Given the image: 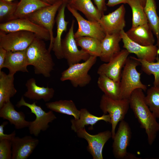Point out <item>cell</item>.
<instances>
[{"label":"cell","mask_w":159,"mask_h":159,"mask_svg":"<svg viewBox=\"0 0 159 159\" xmlns=\"http://www.w3.org/2000/svg\"><path fill=\"white\" fill-rule=\"evenodd\" d=\"M130 0H108L107 6L113 7L121 4H127Z\"/></svg>","instance_id":"40"},{"label":"cell","mask_w":159,"mask_h":159,"mask_svg":"<svg viewBox=\"0 0 159 159\" xmlns=\"http://www.w3.org/2000/svg\"><path fill=\"white\" fill-rule=\"evenodd\" d=\"M143 7H144L145 4L146 0H139Z\"/></svg>","instance_id":"42"},{"label":"cell","mask_w":159,"mask_h":159,"mask_svg":"<svg viewBox=\"0 0 159 159\" xmlns=\"http://www.w3.org/2000/svg\"><path fill=\"white\" fill-rule=\"evenodd\" d=\"M100 120L111 123V119L109 114H103L101 116H97L91 114L86 108H82L80 110L79 119L71 120V129L76 132L80 129L85 127V126L90 125L92 128L94 125Z\"/></svg>","instance_id":"24"},{"label":"cell","mask_w":159,"mask_h":159,"mask_svg":"<svg viewBox=\"0 0 159 159\" xmlns=\"http://www.w3.org/2000/svg\"><path fill=\"white\" fill-rule=\"evenodd\" d=\"M75 39L78 46L91 56L100 57L101 52V41L97 39L87 36Z\"/></svg>","instance_id":"31"},{"label":"cell","mask_w":159,"mask_h":159,"mask_svg":"<svg viewBox=\"0 0 159 159\" xmlns=\"http://www.w3.org/2000/svg\"><path fill=\"white\" fill-rule=\"evenodd\" d=\"M18 3L0 0V22L4 23L12 20Z\"/></svg>","instance_id":"35"},{"label":"cell","mask_w":159,"mask_h":159,"mask_svg":"<svg viewBox=\"0 0 159 159\" xmlns=\"http://www.w3.org/2000/svg\"><path fill=\"white\" fill-rule=\"evenodd\" d=\"M120 33L123 44V47L130 53L135 54L139 59L150 62H155L159 55V49L156 45L143 46L130 39L124 30Z\"/></svg>","instance_id":"14"},{"label":"cell","mask_w":159,"mask_h":159,"mask_svg":"<svg viewBox=\"0 0 159 159\" xmlns=\"http://www.w3.org/2000/svg\"><path fill=\"white\" fill-rule=\"evenodd\" d=\"M7 51L2 47H0V70L3 68L5 60Z\"/></svg>","instance_id":"39"},{"label":"cell","mask_w":159,"mask_h":159,"mask_svg":"<svg viewBox=\"0 0 159 159\" xmlns=\"http://www.w3.org/2000/svg\"><path fill=\"white\" fill-rule=\"evenodd\" d=\"M63 3L60 2L37 10L25 18L42 27L49 32L50 40L48 49L50 52L52 49L54 37L53 29L56 13Z\"/></svg>","instance_id":"8"},{"label":"cell","mask_w":159,"mask_h":159,"mask_svg":"<svg viewBox=\"0 0 159 159\" xmlns=\"http://www.w3.org/2000/svg\"><path fill=\"white\" fill-rule=\"evenodd\" d=\"M66 7L76 19L78 27L74 33L75 38L84 36L89 37L101 41L106 34L98 21L87 20L84 19L77 11L67 4Z\"/></svg>","instance_id":"11"},{"label":"cell","mask_w":159,"mask_h":159,"mask_svg":"<svg viewBox=\"0 0 159 159\" xmlns=\"http://www.w3.org/2000/svg\"><path fill=\"white\" fill-rule=\"evenodd\" d=\"M125 33L131 40L143 46L153 45L155 42L153 33L148 23L131 27Z\"/></svg>","instance_id":"23"},{"label":"cell","mask_w":159,"mask_h":159,"mask_svg":"<svg viewBox=\"0 0 159 159\" xmlns=\"http://www.w3.org/2000/svg\"><path fill=\"white\" fill-rule=\"evenodd\" d=\"M8 122L4 121L0 125V140L7 139L11 141L15 137L16 135L15 130L9 134H6L4 133V127L8 124Z\"/></svg>","instance_id":"37"},{"label":"cell","mask_w":159,"mask_h":159,"mask_svg":"<svg viewBox=\"0 0 159 159\" xmlns=\"http://www.w3.org/2000/svg\"><path fill=\"white\" fill-rule=\"evenodd\" d=\"M50 5L42 0H20L12 20L26 18L37 10Z\"/></svg>","instance_id":"27"},{"label":"cell","mask_w":159,"mask_h":159,"mask_svg":"<svg viewBox=\"0 0 159 159\" xmlns=\"http://www.w3.org/2000/svg\"><path fill=\"white\" fill-rule=\"evenodd\" d=\"M133 57L140 62L142 70L147 74L150 75L153 74L154 77L153 85L154 86H159V57H157L156 62H150L146 60L141 59L135 57Z\"/></svg>","instance_id":"34"},{"label":"cell","mask_w":159,"mask_h":159,"mask_svg":"<svg viewBox=\"0 0 159 159\" xmlns=\"http://www.w3.org/2000/svg\"><path fill=\"white\" fill-rule=\"evenodd\" d=\"M97 85L104 94L112 99L121 98V88L120 81H116L104 74L99 75Z\"/></svg>","instance_id":"28"},{"label":"cell","mask_w":159,"mask_h":159,"mask_svg":"<svg viewBox=\"0 0 159 159\" xmlns=\"http://www.w3.org/2000/svg\"><path fill=\"white\" fill-rule=\"evenodd\" d=\"M75 20L73 19L69 30L62 40V48L63 58L66 59L69 66L87 60L90 55L81 49H79L74 37V27Z\"/></svg>","instance_id":"9"},{"label":"cell","mask_w":159,"mask_h":159,"mask_svg":"<svg viewBox=\"0 0 159 159\" xmlns=\"http://www.w3.org/2000/svg\"><path fill=\"white\" fill-rule=\"evenodd\" d=\"M14 81V74H6L0 70V108L16 93Z\"/></svg>","instance_id":"25"},{"label":"cell","mask_w":159,"mask_h":159,"mask_svg":"<svg viewBox=\"0 0 159 159\" xmlns=\"http://www.w3.org/2000/svg\"><path fill=\"white\" fill-rule=\"evenodd\" d=\"M145 102L156 118H159V86H153L148 89Z\"/></svg>","instance_id":"33"},{"label":"cell","mask_w":159,"mask_h":159,"mask_svg":"<svg viewBox=\"0 0 159 159\" xmlns=\"http://www.w3.org/2000/svg\"><path fill=\"white\" fill-rule=\"evenodd\" d=\"M130 54L125 49L121 50L108 62L99 66L97 71L98 74H104L115 81H120L122 69L125 65Z\"/></svg>","instance_id":"15"},{"label":"cell","mask_w":159,"mask_h":159,"mask_svg":"<svg viewBox=\"0 0 159 159\" xmlns=\"http://www.w3.org/2000/svg\"><path fill=\"white\" fill-rule=\"evenodd\" d=\"M25 86L27 90L24 96L30 100H43L45 102H48L54 97V90L53 88L38 86L35 79L33 78L28 80Z\"/></svg>","instance_id":"22"},{"label":"cell","mask_w":159,"mask_h":159,"mask_svg":"<svg viewBox=\"0 0 159 159\" xmlns=\"http://www.w3.org/2000/svg\"><path fill=\"white\" fill-rule=\"evenodd\" d=\"M97 57L90 56L87 60L69 66L62 73L60 80H69L74 87H85L90 82L92 78L88 72L95 64Z\"/></svg>","instance_id":"4"},{"label":"cell","mask_w":159,"mask_h":159,"mask_svg":"<svg viewBox=\"0 0 159 159\" xmlns=\"http://www.w3.org/2000/svg\"><path fill=\"white\" fill-rule=\"evenodd\" d=\"M130 7L132 12V27L148 23L144 7L139 0H130L127 3Z\"/></svg>","instance_id":"32"},{"label":"cell","mask_w":159,"mask_h":159,"mask_svg":"<svg viewBox=\"0 0 159 159\" xmlns=\"http://www.w3.org/2000/svg\"><path fill=\"white\" fill-rule=\"evenodd\" d=\"M155 0H146L144 9L149 24L157 39L156 46L159 49V16Z\"/></svg>","instance_id":"30"},{"label":"cell","mask_w":159,"mask_h":159,"mask_svg":"<svg viewBox=\"0 0 159 159\" xmlns=\"http://www.w3.org/2000/svg\"><path fill=\"white\" fill-rule=\"evenodd\" d=\"M11 141L7 139L0 140V159H12Z\"/></svg>","instance_id":"36"},{"label":"cell","mask_w":159,"mask_h":159,"mask_svg":"<svg viewBox=\"0 0 159 159\" xmlns=\"http://www.w3.org/2000/svg\"><path fill=\"white\" fill-rule=\"evenodd\" d=\"M140 65V62L132 56L128 57L122 70L120 81L121 99H129L132 92L136 89H141L144 91L147 90V86L140 80L141 73L136 69Z\"/></svg>","instance_id":"3"},{"label":"cell","mask_w":159,"mask_h":159,"mask_svg":"<svg viewBox=\"0 0 159 159\" xmlns=\"http://www.w3.org/2000/svg\"><path fill=\"white\" fill-rule=\"evenodd\" d=\"M78 137L85 140L88 143L87 151L93 159H103L102 151L104 145L111 138V131L107 130L92 135L88 133L85 128L80 129L76 132Z\"/></svg>","instance_id":"12"},{"label":"cell","mask_w":159,"mask_h":159,"mask_svg":"<svg viewBox=\"0 0 159 159\" xmlns=\"http://www.w3.org/2000/svg\"><path fill=\"white\" fill-rule=\"evenodd\" d=\"M131 138V131L128 123L124 120L119 124L117 130L112 139V152L117 159H129L130 153L127 152Z\"/></svg>","instance_id":"13"},{"label":"cell","mask_w":159,"mask_h":159,"mask_svg":"<svg viewBox=\"0 0 159 159\" xmlns=\"http://www.w3.org/2000/svg\"><path fill=\"white\" fill-rule=\"evenodd\" d=\"M122 40L120 33H106L101 41V52L100 58L105 63L108 62L121 50L120 42Z\"/></svg>","instance_id":"19"},{"label":"cell","mask_w":159,"mask_h":159,"mask_svg":"<svg viewBox=\"0 0 159 159\" xmlns=\"http://www.w3.org/2000/svg\"><path fill=\"white\" fill-rule=\"evenodd\" d=\"M16 106L20 107L24 106L28 107L31 113L36 116V119L30 124L28 127L30 133L36 137L38 136L41 131L47 130L49 127V123L52 122L57 118L52 111L45 112L40 106L37 105L36 102L30 104L26 102L23 96L16 105Z\"/></svg>","instance_id":"6"},{"label":"cell","mask_w":159,"mask_h":159,"mask_svg":"<svg viewBox=\"0 0 159 159\" xmlns=\"http://www.w3.org/2000/svg\"><path fill=\"white\" fill-rule=\"evenodd\" d=\"M143 91L141 89H137L133 91L129 98L130 107L140 124V127L145 130L148 143L151 145L159 131V123L145 102Z\"/></svg>","instance_id":"1"},{"label":"cell","mask_w":159,"mask_h":159,"mask_svg":"<svg viewBox=\"0 0 159 159\" xmlns=\"http://www.w3.org/2000/svg\"><path fill=\"white\" fill-rule=\"evenodd\" d=\"M0 117L8 120L17 129L28 127L30 124V121L26 120L25 115L23 112H18L15 110L10 101L0 108Z\"/></svg>","instance_id":"20"},{"label":"cell","mask_w":159,"mask_h":159,"mask_svg":"<svg viewBox=\"0 0 159 159\" xmlns=\"http://www.w3.org/2000/svg\"><path fill=\"white\" fill-rule=\"evenodd\" d=\"M0 31L5 33L26 31L34 33L38 38L45 41L50 40L49 32L26 18L14 19L0 24Z\"/></svg>","instance_id":"10"},{"label":"cell","mask_w":159,"mask_h":159,"mask_svg":"<svg viewBox=\"0 0 159 159\" xmlns=\"http://www.w3.org/2000/svg\"><path fill=\"white\" fill-rule=\"evenodd\" d=\"M12 159H27L32 153L39 141L31 136L15 137L11 140Z\"/></svg>","instance_id":"17"},{"label":"cell","mask_w":159,"mask_h":159,"mask_svg":"<svg viewBox=\"0 0 159 159\" xmlns=\"http://www.w3.org/2000/svg\"><path fill=\"white\" fill-rule=\"evenodd\" d=\"M67 3H64L59 8L56 17L57 34L54 37L52 50L58 59L64 58L62 48V38L64 32L66 31L69 23L65 19V10Z\"/></svg>","instance_id":"21"},{"label":"cell","mask_w":159,"mask_h":159,"mask_svg":"<svg viewBox=\"0 0 159 159\" xmlns=\"http://www.w3.org/2000/svg\"><path fill=\"white\" fill-rule=\"evenodd\" d=\"M43 40L36 37L26 50V55L28 65L33 66L35 74L49 77L55 64Z\"/></svg>","instance_id":"2"},{"label":"cell","mask_w":159,"mask_h":159,"mask_svg":"<svg viewBox=\"0 0 159 159\" xmlns=\"http://www.w3.org/2000/svg\"><path fill=\"white\" fill-rule=\"evenodd\" d=\"M130 107L129 99H112L103 94L101 96L100 107L103 114L108 113L110 117L112 126V139L119 122L124 120Z\"/></svg>","instance_id":"5"},{"label":"cell","mask_w":159,"mask_h":159,"mask_svg":"<svg viewBox=\"0 0 159 159\" xmlns=\"http://www.w3.org/2000/svg\"><path fill=\"white\" fill-rule=\"evenodd\" d=\"M46 107L50 110L60 113L73 116L79 119L80 110H78L72 100H61L46 103Z\"/></svg>","instance_id":"29"},{"label":"cell","mask_w":159,"mask_h":159,"mask_svg":"<svg viewBox=\"0 0 159 159\" xmlns=\"http://www.w3.org/2000/svg\"><path fill=\"white\" fill-rule=\"evenodd\" d=\"M126 10L123 4L107 15L103 14L99 22L105 32L109 34L119 33L126 26Z\"/></svg>","instance_id":"16"},{"label":"cell","mask_w":159,"mask_h":159,"mask_svg":"<svg viewBox=\"0 0 159 159\" xmlns=\"http://www.w3.org/2000/svg\"><path fill=\"white\" fill-rule=\"evenodd\" d=\"M50 5H53L57 3L62 2L63 3H68L69 0H42Z\"/></svg>","instance_id":"41"},{"label":"cell","mask_w":159,"mask_h":159,"mask_svg":"<svg viewBox=\"0 0 159 159\" xmlns=\"http://www.w3.org/2000/svg\"><path fill=\"white\" fill-rule=\"evenodd\" d=\"M92 0L96 7L102 15L107 10L106 0Z\"/></svg>","instance_id":"38"},{"label":"cell","mask_w":159,"mask_h":159,"mask_svg":"<svg viewBox=\"0 0 159 159\" xmlns=\"http://www.w3.org/2000/svg\"><path fill=\"white\" fill-rule=\"evenodd\" d=\"M4 1L7 2H11V1L14 0H2Z\"/></svg>","instance_id":"43"},{"label":"cell","mask_w":159,"mask_h":159,"mask_svg":"<svg viewBox=\"0 0 159 159\" xmlns=\"http://www.w3.org/2000/svg\"><path fill=\"white\" fill-rule=\"evenodd\" d=\"M26 50L7 51L3 68H7L9 73L14 74L17 72H28Z\"/></svg>","instance_id":"18"},{"label":"cell","mask_w":159,"mask_h":159,"mask_svg":"<svg viewBox=\"0 0 159 159\" xmlns=\"http://www.w3.org/2000/svg\"><path fill=\"white\" fill-rule=\"evenodd\" d=\"M37 37L34 33L26 31L7 33L0 32V47L7 51L26 50Z\"/></svg>","instance_id":"7"},{"label":"cell","mask_w":159,"mask_h":159,"mask_svg":"<svg viewBox=\"0 0 159 159\" xmlns=\"http://www.w3.org/2000/svg\"><path fill=\"white\" fill-rule=\"evenodd\" d=\"M67 4L82 12L89 20L99 22L102 15L91 0H69Z\"/></svg>","instance_id":"26"}]
</instances>
